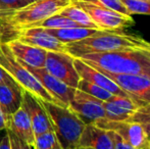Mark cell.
Returning <instances> with one entry per match:
<instances>
[{
	"label": "cell",
	"instance_id": "52a82bcc",
	"mask_svg": "<svg viewBox=\"0 0 150 149\" xmlns=\"http://www.w3.org/2000/svg\"><path fill=\"white\" fill-rule=\"evenodd\" d=\"M117 86L139 108L150 104V79L139 75H115L99 71Z\"/></svg>",
	"mask_w": 150,
	"mask_h": 149
},
{
	"label": "cell",
	"instance_id": "30bf717a",
	"mask_svg": "<svg viewBox=\"0 0 150 149\" xmlns=\"http://www.w3.org/2000/svg\"><path fill=\"white\" fill-rule=\"evenodd\" d=\"M102 104V100L77 89L73 100L67 107L75 112L85 125H90L105 117Z\"/></svg>",
	"mask_w": 150,
	"mask_h": 149
},
{
	"label": "cell",
	"instance_id": "4fadbf2b",
	"mask_svg": "<svg viewBox=\"0 0 150 149\" xmlns=\"http://www.w3.org/2000/svg\"><path fill=\"white\" fill-rule=\"evenodd\" d=\"M22 106L28 113L32 124L34 134L40 135L47 131H51L52 127L44 107L38 98L27 91H23Z\"/></svg>",
	"mask_w": 150,
	"mask_h": 149
},
{
	"label": "cell",
	"instance_id": "277c9868",
	"mask_svg": "<svg viewBox=\"0 0 150 149\" xmlns=\"http://www.w3.org/2000/svg\"><path fill=\"white\" fill-rule=\"evenodd\" d=\"M62 149H77L86 125L67 106L41 101Z\"/></svg>",
	"mask_w": 150,
	"mask_h": 149
},
{
	"label": "cell",
	"instance_id": "e575fe53",
	"mask_svg": "<svg viewBox=\"0 0 150 149\" xmlns=\"http://www.w3.org/2000/svg\"><path fill=\"white\" fill-rule=\"evenodd\" d=\"M138 49H145V50H147V51H150V42L144 41V44L142 45V47L138 48Z\"/></svg>",
	"mask_w": 150,
	"mask_h": 149
},
{
	"label": "cell",
	"instance_id": "44dd1931",
	"mask_svg": "<svg viewBox=\"0 0 150 149\" xmlns=\"http://www.w3.org/2000/svg\"><path fill=\"white\" fill-rule=\"evenodd\" d=\"M58 13L60 16H63L65 18H69L73 22L77 23L78 25L82 27V28H88V29H94V30L98 31H103L95 24L94 22H92V20L89 18L87 13L84 10H82L80 7L74 5V4H69V6L64 7L62 10H60Z\"/></svg>",
	"mask_w": 150,
	"mask_h": 149
},
{
	"label": "cell",
	"instance_id": "484cf974",
	"mask_svg": "<svg viewBox=\"0 0 150 149\" xmlns=\"http://www.w3.org/2000/svg\"><path fill=\"white\" fill-rule=\"evenodd\" d=\"M97 1H98L101 5L104 6V7L108 8V9L113 10V11L122 14V16H131L130 14L128 13V10H127L126 6L122 4V2L120 1V0H97Z\"/></svg>",
	"mask_w": 150,
	"mask_h": 149
},
{
	"label": "cell",
	"instance_id": "7402d4cb",
	"mask_svg": "<svg viewBox=\"0 0 150 149\" xmlns=\"http://www.w3.org/2000/svg\"><path fill=\"white\" fill-rule=\"evenodd\" d=\"M37 27H41L44 29H67V28H82L77 23L73 22L69 18L60 16L59 13L54 14L50 18H46L42 23H40Z\"/></svg>",
	"mask_w": 150,
	"mask_h": 149
},
{
	"label": "cell",
	"instance_id": "3957f363",
	"mask_svg": "<svg viewBox=\"0 0 150 149\" xmlns=\"http://www.w3.org/2000/svg\"><path fill=\"white\" fill-rule=\"evenodd\" d=\"M144 39L120 31H97L92 36L77 42L65 44L67 52L74 57L84 53L122 51L138 49L144 44Z\"/></svg>",
	"mask_w": 150,
	"mask_h": 149
},
{
	"label": "cell",
	"instance_id": "4316f807",
	"mask_svg": "<svg viewBox=\"0 0 150 149\" xmlns=\"http://www.w3.org/2000/svg\"><path fill=\"white\" fill-rule=\"evenodd\" d=\"M127 121H133V123L140 124H148L150 123V104L141 107L134 113L132 117Z\"/></svg>",
	"mask_w": 150,
	"mask_h": 149
},
{
	"label": "cell",
	"instance_id": "5bb4252c",
	"mask_svg": "<svg viewBox=\"0 0 150 149\" xmlns=\"http://www.w3.org/2000/svg\"><path fill=\"white\" fill-rule=\"evenodd\" d=\"M105 112V119L115 121H129L139 109L137 104L128 96L112 95L102 104Z\"/></svg>",
	"mask_w": 150,
	"mask_h": 149
},
{
	"label": "cell",
	"instance_id": "7a4b0ae2",
	"mask_svg": "<svg viewBox=\"0 0 150 149\" xmlns=\"http://www.w3.org/2000/svg\"><path fill=\"white\" fill-rule=\"evenodd\" d=\"M76 58H80L97 71L115 75H139L150 79V57L141 49L84 53Z\"/></svg>",
	"mask_w": 150,
	"mask_h": 149
},
{
	"label": "cell",
	"instance_id": "603a6c76",
	"mask_svg": "<svg viewBox=\"0 0 150 149\" xmlns=\"http://www.w3.org/2000/svg\"><path fill=\"white\" fill-rule=\"evenodd\" d=\"M34 149H62L53 130L35 136Z\"/></svg>",
	"mask_w": 150,
	"mask_h": 149
},
{
	"label": "cell",
	"instance_id": "8992f818",
	"mask_svg": "<svg viewBox=\"0 0 150 149\" xmlns=\"http://www.w3.org/2000/svg\"><path fill=\"white\" fill-rule=\"evenodd\" d=\"M71 3L80 7L89 16L101 30L120 31L134 25L132 16H126L101 5L97 0H71Z\"/></svg>",
	"mask_w": 150,
	"mask_h": 149
},
{
	"label": "cell",
	"instance_id": "d4e9b609",
	"mask_svg": "<svg viewBox=\"0 0 150 149\" xmlns=\"http://www.w3.org/2000/svg\"><path fill=\"white\" fill-rule=\"evenodd\" d=\"M126 6L128 13L132 14H149L150 16V2L141 0H120Z\"/></svg>",
	"mask_w": 150,
	"mask_h": 149
},
{
	"label": "cell",
	"instance_id": "cb8c5ba5",
	"mask_svg": "<svg viewBox=\"0 0 150 149\" xmlns=\"http://www.w3.org/2000/svg\"><path fill=\"white\" fill-rule=\"evenodd\" d=\"M77 89L81 90V91L85 92V93L89 94V95L93 96L95 98H98V99L102 100V101H106V100H108L112 96V94L109 93L106 90H104L103 88L99 87V86L95 85L93 83H90V82L83 79H80Z\"/></svg>",
	"mask_w": 150,
	"mask_h": 149
},
{
	"label": "cell",
	"instance_id": "2e32d148",
	"mask_svg": "<svg viewBox=\"0 0 150 149\" xmlns=\"http://www.w3.org/2000/svg\"><path fill=\"white\" fill-rule=\"evenodd\" d=\"M6 45L10 49L14 57L20 61L32 68H44L47 51L42 48L25 44L18 40L6 42Z\"/></svg>",
	"mask_w": 150,
	"mask_h": 149
},
{
	"label": "cell",
	"instance_id": "d6a6232c",
	"mask_svg": "<svg viewBox=\"0 0 150 149\" xmlns=\"http://www.w3.org/2000/svg\"><path fill=\"white\" fill-rule=\"evenodd\" d=\"M0 149H11V145H10V140L8 137L7 130L5 131L4 135L0 138Z\"/></svg>",
	"mask_w": 150,
	"mask_h": 149
},
{
	"label": "cell",
	"instance_id": "5b68a950",
	"mask_svg": "<svg viewBox=\"0 0 150 149\" xmlns=\"http://www.w3.org/2000/svg\"><path fill=\"white\" fill-rule=\"evenodd\" d=\"M0 68H2L11 79L22 88L23 91H27L41 101L52 102L62 105L54 97H52L38 82V80L14 57L6 43L0 42Z\"/></svg>",
	"mask_w": 150,
	"mask_h": 149
},
{
	"label": "cell",
	"instance_id": "f35d334b",
	"mask_svg": "<svg viewBox=\"0 0 150 149\" xmlns=\"http://www.w3.org/2000/svg\"><path fill=\"white\" fill-rule=\"evenodd\" d=\"M141 1H148V2H150V0H141Z\"/></svg>",
	"mask_w": 150,
	"mask_h": 149
},
{
	"label": "cell",
	"instance_id": "6da1fadb",
	"mask_svg": "<svg viewBox=\"0 0 150 149\" xmlns=\"http://www.w3.org/2000/svg\"><path fill=\"white\" fill-rule=\"evenodd\" d=\"M71 4V0H36L18 9H0V42L14 40L16 34L37 27Z\"/></svg>",
	"mask_w": 150,
	"mask_h": 149
},
{
	"label": "cell",
	"instance_id": "d590c367",
	"mask_svg": "<svg viewBox=\"0 0 150 149\" xmlns=\"http://www.w3.org/2000/svg\"><path fill=\"white\" fill-rule=\"evenodd\" d=\"M146 149H150V139H148V143H147Z\"/></svg>",
	"mask_w": 150,
	"mask_h": 149
},
{
	"label": "cell",
	"instance_id": "8fae6325",
	"mask_svg": "<svg viewBox=\"0 0 150 149\" xmlns=\"http://www.w3.org/2000/svg\"><path fill=\"white\" fill-rule=\"evenodd\" d=\"M16 59H18V58H16ZM18 61H20V60H18ZM20 62L38 80V82L41 84L42 87H43L52 97H54L58 102H60V103L63 104L64 106H69V104L71 103V101L73 100L75 92L77 89H74V88L65 85L64 83H62V82L59 81L58 79H56L55 77L50 75L44 68H32V66H27V64H25L24 62H22V61H20Z\"/></svg>",
	"mask_w": 150,
	"mask_h": 149
},
{
	"label": "cell",
	"instance_id": "7c38bea8",
	"mask_svg": "<svg viewBox=\"0 0 150 149\" xmlns=\"http://www.w3.org/2000/svg\"><path fill=\"white\" fill-rule=\"evenodd\" d=\"M14 40L35 47L42 48L46 51L67 52L65 44L53 37L46 29L41 27L25 29L16 34Z\"/></svg>",
	"mask_w": 150,
	"mask_h": 149
},
{
	"label": "cell",
	"instance_id": "d6986e66",
	"mask_svg": "<svg viewBox=\"0 0 150 149\" xmlns=\"http://www.w3.org/2000/svg\"><path fill=\"white\" fill-rule=\"evenodd\" d=\"M23 90L18 84H0V107L9 117L22 106Z\"/></svg>",
	"mask_w": 150,
	"mask_h": 149
},
{
	"label": "cell",
	"instance_id": "83f0119b",
	"mask_svg": "<svg viewBox=\"0 0 150 149\" xmlns=\"http://www.w3.org/2000/svg\"><path fill=\"white\" fill-rule=\"evenodd\" d=\"M109 137H110L111 143H112L113 149H134L128 142H126L120 135L112 131H107Z\"/></svg>",
	"mask_w": 150,
	"mask_h": 149
},
{
	"label": "cell",
	"instance_id": "9a60e30c",
	"mask_svg": "<svg viewBox=\"0 0 150 149\" xmlns=\"http://www.w3.org/2000/svg\"><path fill=\"white\" fill-rule=\"evenodd\" d=\"M74 64H75V68L81 79L86 80L90 83H93L95 85L99 86V87L103 88L104 90L108 91L109 93H111L115 96H128L115 82H112L105 75H103L99 71L95 70L94 68L84 62L80 58L75 57Z\"/></svg>",
	"mask_w": 150,
	"mask_h": 149
},
{
	"label": "cell",
	"instance_id": "f1b7e54d",
	"mask_svg": "<svg viewBox=\"0 0 150 149\" xmlns=\"http://www.w3.org/2000/svg\"><path fill=\"white\" fill-rule=\"evenodd\" d=\"M8 137L10 140V145H11V149H34V146L29 145L27 142L18 138L16 134H13L11 131L7 130Z\"/></svg>",
	"mask_w": 150,
	"mask_h": 149
},
{
	"label": "cell",
	"instance_id": "74e56055",
	"mask_svg": "<svg viewBox=\"0 0 150 149\" xmlns=\"http://www.w3.org/2000/svg\"><path fill=\"white\" fill-rule=\"evenodd\" d=\"M141 50H143V51H145V52H146V53H147V55H148L149 57H150V51H147V50H145V49H141Z\"/></svg>",
	"mask_w": 150,
	"mask_h": 149
},
{
	"label": "cell",
	"instance_id": "e0dca14e",
	"mask_svg": "<svg viewBox=\"0 0 150 149\" xmlns=\"http://www.w3.org/2000/svg\"><path fill=\"white\" fill-rule=\"evenodd\" d=\"M78 148L113 149V146L107 131L90 124L86 125L79 140Z\"/></svg>",
	"mask_w": 150,
	"mask_h": 149
},
{
	"label": "cell",
	"instance_id": "8d00e7d4",
	"mask_svg": "<svg viewBox=\"0 0 150 149\" xmlns=\"http://www.w3.org/2000/svg\"><path fill=\"white\" fill-rule=\"evenodd\" d=\"M25 1H26V2H27V3H32V2L36 1V0H25Z\"/></svg>",
	"mask_w": 150,
	"mask_h": 149
},
{
	"label": "cell",
	"instance_id": "4dcf8cb0",
	"mask_svg": "<svg viewBox=\"0 0 150 149\" xmlns=\"http://www.w3.org/2000/svg\"><path fill=\"white\" fill-rule=\"evenodd\" d=\"M0 84H16L9 75L2 68H0Z\"/></svg>",
	"mask_w": 150,
	"mask_h": 149
},
{
	"label": "cell",
	"instance_id": "f546056e",
	"mask_svg": "<svg viewBox=\"0 0 150 149\" xmlns=\"http://www.w3.org/2000/svg\"><path fill=\"white\" fill-rule=\"evenodd\" d=\"M27 4L25 0H0V9H18Z\"/></svg>",
	"mask_w": 150,
	"mask_h": 149
},
{
	"label": "cell",
	"instance_id": "ffe728a7",
	"mask_svg": "<svg viewBox=\"0 0 150 149\" xmlns=\"http://www.w3.org/2000/svg\"><path fill=\"white\" fill-rule=\"evenodd\" d=\"M50 34L62 43L67 44L77 42L92 36L98 30L88 28H67V29H46Z\"/></svg>",
	"mask_w": 150,
	"mask_h": 149
},
{
	"label": "cell",
	"instance_id": "1f68e13d",
	"mask_svg": "<svg viewBox=\"0 0 150 149\" xmlns=\"http://www.w3.org/2000/svg\"><path fill=\"white\" fill-rule=\"evenodd\" d=\"M8 129V117L0 107V132L6 131Z\"/></svg>",
	"mask_w": 150,
	"mask_h": 149
},
{
	"label": "cell",
	"instance_id": "9c48e42d",
	"mask_svg": "<svg viewBox=\"0 0 150 149\" xmlns=\"http://www.w3.org/2000/svg\"><path fill=\"white\" fill-rule=\"evenodd\" d=\"M93 125L105 131H112L117 133L134 149H146L148 137L142 124L127 121H115L103 117L95 121Z\"/></svg>",
	"mask_w": 150,
	"mask_h": 149
},
{
	"label": "cell",
	"instance_id": "ba28073f",
	"mask_svg": "<svg viewBox=\"0 0 150 149\" xmlns=\"http://www.w3.org/2000/svg\"><path fill=\"white\" fill-rule=\"evenodd\" d=\"M75 57L67 52L47 51L44 68L65 85L77 89L80 76L74 64Z\"/></svg>",
	"mask_w": 150,
	"mask_h": 149
},
{
	"label": "cell",
	"instance_id": "ac0fdd59",
	"mask_svg": "<svg viewBox=\"0 0 150 149\" xmlns=\"http://www.w3.org/2000/svg\"><path fill=\"white\" fill-rule=\"evenodd\" d=\"M18 138L31 146H34L35 142V134H34L32 124L28 113L21 106L13 114L8 117V129Z\"/></svg>",
	"mask_w": 150,
	"mask_h": 149
},
{
	"label": "cell",
	"instance_id": "836d02e7",
	"mask_svg": "<svg viewBox=\"0 0 150 149\" xmlns=\"http://www.w3.org/2000/svg\"><path fill=\"white\" fill-rule=\"evenodd\" d=\"M142 125L144 126V129H145V132H146V134H147V137H148V139H150V123L142 124Z\"/></svg>",
	"mask_w": 150,
	"mask_h": 149
},
{
	"label": "cell",
	"instance_id": "ab89813d",
	"mask_svg": "<svg viewBox=\"0 0 150 149\" xmlns=\"http://www.w3.org/2000/svg\"><path fill=\"white\" fill-rule=\"evenodd\" d=\"M77 149H90V148H77Z\"/></svg>",
	"mask_w": 150,
	"mask_h": 149
}]
</instances>
